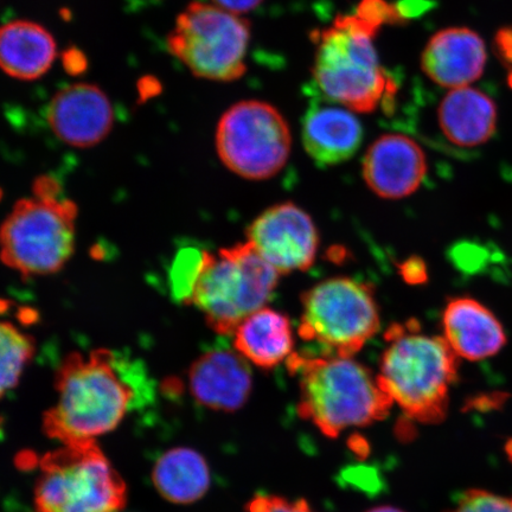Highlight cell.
<instances>
[{
    "instance_id": "cell-1",
    "label": "cell",
    "mask_w": 512,
    "mask_h": 512,
    "mask_svg": "<svg viewBox=\"0 0 512 512\" xmlns=\"http://www.w3.org/2000/svg\"><path fill=\"white\" fill-rule=\"evenodd\" d=\"M133 375L111 350L70 352L57 370V401L43 416L44 433L72 445L112 432L136 405Z\"/></svg>"
},
{
    "instance_id": "cell-2",
    "label": "cell",
    "mask_w": 512,
    "mask_h": 512,
    "mask_svg": "<svg viewBox=\"0 0 512 512\" xmlns=\"http://www.w3.org/2000/svg\"><path fill=\"white\" fill-rule=\"evenodd\" d=\"M288 371L298 377V412L326 437L374 424L394 403L371 371L352 357L306 356L293 352Z\"/></svg>"
},
{
    "instance_id": "cell-3",
    "label": "cell",
    "mask_w": 512,
    "mask_h": 512,
    "mask_svg": "<svg viewBox=\"0 0 512 512\" xmlns=\"http://www.w3.org/2000/svg\"><path fill=\"white\" fill-rule=\"evenodd\" d=\"M380 374L382 389L408 418L438 424L446 418L459 357L445 337L421 334L416 323L387 331Z\"/></svg>"
},
{
    "instance_id": "cell-4",
    "label": "cell",
    "mask_w": 512,
    "mask_h": 512,
    "mask_svg": "<svg viewBox=\"0 0 512 512\" xmlns=\"http://www.w3.org/2000/svg\"><path fill=\"white\" fill-rule=\"evenodd\" d=\"M78 213L55 178L38 177L3 222V264L24 279L60 272L75 251Z\"/></svg>"
},
{
    "instance_id": "cell-5",
    "label": "cell",
    "mask_w": 512,
    "mask_h": 512,
    "mask_svg": "<svg viewBox=\"0 0 512 512\" xmlns=\"http://www.w3.org/2000/svg\"><path fill=\"white\" fill-rule=\"evenodd\" d=\"M377 31L355 15L338 16L332 27L313 32V76L326 99L371 113L386 96L393 98L395 85L384 75L373 44Z\"/></svg>"
},
{
    "instance_id": "cell-6",
    "label": "cell",
    "mask_w": 512,
    "mask_h": 512,
    "mask_svg": "<svg viewBox=\"0 0 512 512\" xmlns=\"http://www.w3.org/2000/svg\"><path fill=\"white\" fill-rule=\"evenodd\" d=\"M280 274L246 241L219 253L204 251L190 305L216 334L234 335L247 317L270 300Z\"/></svg>"
},
{
    "instance_id": "cell-7",
    "label": "cell",
    "mask_w": 512,
    "mask_h": 512,
    "mask_svg": "<svg viewBox=\"0 0 512 512\" xmlns=\"http://www.w3.org/2000/svg\"><path fill=\"white\" fill-rule=\"evenodd\" d=\"M126 484L96 440L62 445L41 459L36 512H120Z\"/></svg>"
},
{
    "instance_id": "cell-8",
    "label": "cell",
    "mask_w": 512,
    "mask_h": 512,
    "mask_svg": "<svg viewBox=\"0 0 512 512\" xmlns=\"http://www.w3.org/2000/svg\"><path fill=\"white\" fill-rule=\"evenodd\" d=\"M251 23L213 3L192 2L166 37L170 54L198 79L233 82L247 72Z\"/></svg>"
},
{
    "instance_id": "cell-9",
    "label": "cell",
    "mask_w": 512,
    "mask_h": 512,
    "mask_svg": "<svg viewBox=\"0 0 512 512\" xmlns=\"http://www.w3.org/2000/svg\"><path fill=\"white\" fill-rule=\"evenodd\" d=\"M299 336L319 345L325 356L352 357L380 329L373 288L350 278H331L306 291Z\"/></svg>"
},
{
    "instance_id": "cell-10",
    "label": "cell",
    "mask_w": 512,
    "mask_h": 512,
    "mask_svg": "<svg viewBox=\"0 0 512 512\" xmlns=\"http://www.w3.org/2000/svg\"><path fill=\"white\" fill-rule=\"evenodd\" d=\"M217 156L226 168L249 181L278 175L290 157L292 137L277 108L260 100L229 107L216 127Z\"/></svg>"
},
{
    "instance_id": "cell-11",
    "label": "cell",
    "mask_w": 512,
    "mask_h": 512,
    "mask_svg": "<svg viewBox=\"0 0 512 512\" xmlns=\"http://www.w3.org/2000/svg\"><path fill=\"white\" fill-rule=\"evenodd\" d=\"M247 238L280 275L309 270L319 247L315 223L291 202L277 204L256 217Z\"/></svg>"
},
{
    "instance_id": "cell-12",
    "label": "cell",
    "mask_w": 512,
    "mask_h": 512,
    "mask_svg": "<svg viewBox=\"0 0 512 512\" xmlns=\"http://www.w3.org/2000/svg\"><path fill=\"white\" fill-rule=\"evenodd\" d=\"M50 130L62 143L89 149L110 136L115 113L108 95L93 83H74L57 92L47 107Z\"/></svg>"
},
{
    "instance_id": "cell-13",
    "label": "cell",
    "mask_w": 512,
    "mask_h": 512,
    "mask_svg": "<svg viewBox=\"0 0 512 512\" xmlns=\"http://www.w3.org/2000/svg\"><path fill=\"white\" fill-rule=\"evenodd\" d=\"M427 174L424 151L402 134H386L369 147L363 178L377 196L400 200L420 188Z\"/></svg>"
},
{
    "instance_id": "cell-14",
    "label": "cell",
    "mask_w": 512,
    "mask_h": 512,
    "mask_svg": "<svg viewBox=\"0 0 512 512\" xmlns=\"http://www.w3.org/2000/svg\"><path fill=\"white\" fill-rule=\"evenodd\" d=\"M190 393L200 405L215 411L235 412L252 392L249 362L236 350L208 351L189 370Z\"/></svg>"
},
{
    "instance_id": "cell-15",
    "label": "cell",
    "mask_w": 512,
    "mask_h": 512,
    "mask_svg": "<svg viewBox=\"0 0 512 512\" xmlns=\"http://www.w3.org/2000/svg\"><path fill=\"white\" fill-rule=\"evenodd\" d=\"M486 59L485 43L477 32L451 28L437 32L422 54L421 67L437 85L462 88L482 76Z\"/></svg>"
},
{
    "instance_id": "cell-16",
    "label": "cell",
    "mask_w": 512,
    "mask_h": 512,
    "mask_svg": "<svg viewBox=\"0 0 512 512\" xmlns=\"http://www.w3.org/2000/svg\"><path fill=\"white\" fill-rule=\"evenodd\" d=\"M443 329L458 357L472 362L495 356L508 341L494 313L469 297L453 298L447 303Z\"/></svg>"
},
{
    "instance_id": "cell-17",
    "label": "cell",
    "mask_w": 512,
    "mask_h": 512,
    "mask_svg": "<svg viewBox=\"0 0 512 512\" xmlns=\"http://www.w3.org/2000/svg\"><path fill=\"white\" fill-rule=\"evenodd\" d=\"M363 140V128L345 108L313 102L303 121L304 149L315 162L331 166L356 155Z\"/></svg>"
},
{
    "instance_id": "cell-18",
    "label": "cell",
    "mask_w": 512,
    "mask_h": 512,
    "mask_svg": "<svg viewBox=\"0 0 512 512\" xmlns=\"http://www.w3.org/2000/svg\"><path fill=\"white\" fill-rule=\"evenodd\" d=\"M56 57L55 38L41 24L17 19L0 31V66L10 78L41 79L53 67Z\"/></svg>"
},
{
    "instance_id": "cell-19",
    "label": "cell",
    "mask_w": 512,
    "mask_h": 512,
    "mask_svg": "<svg viewBox=\"0 0 512 512\" xmlns=\"http://www.w3.org/2000/svg\"><path fill=\"white\" fill-rule=\"evenodd\" d=\"M438 120L448 142L459 147H476L494 136L497 107L490 96L476 88H454L441 101Z\"/></svg>"
},
{
    "instance_id": "cell-20",
    "label": "cell",
    "mask_w": 512,
    "mask_h": 512,
    "mask_svg": "<svg viewBox=\"0 0 512 512\" xmlns=\"http://www.w3.org/2000/svg\"><path fill=\"white\" fill-rule=\"evenodd\" d=\"M234 349L249 363L272 369L293 355V331L283 313L262 307L234 332Z\"/></svg>"
},
{
    "instance_id": "cell-21",
    "label": "cell",
    "mask_w": 512,
    "mask_h": 512,
    "mask_svg": "<svg viewBox=\"0 0 512 512\" xmlns=\"http://www.w3.org/2000/svg\"><path fill=\"white\" fill-rule=\"evenodd\" d=\"M152 482L166 501L190 504L207 494L210 471L200 453L188 447H176L157 460Z\"/></svg>"
},
{
    "instance_id": "cell-22",
    "label": "cell",
    "mask_w": 512,
    "mask_h": 512,
    "mask_svg": "<svg viewBox=\"0 0 512 512\" xmlns=\"http://www.w3.org/2000/svg\"><path fill=\"white\" fill-rule=\"evenodd\" d=\"M0 339H2V395L10 392L18 386L23 371L27 368L36 352L35 339L24 334L11 322L2 323L0 328Z\"/></svg>"
},
{
    "instance_id": "cell-23",
    "label": "cell",
    "mask_w": 512,
    "mask_h": 512,
    "mask_svg": "<svg viewBox=\"0 0 512 512\" xmlns=\"http://www.w3.org/2000/svg\"><path fill=\"white\" fill-rule=\"evenodd\" d=\"M204 251L185 249L177 256L171 273L174 296L183 304H189L203 266Z\"/></svg>"
},
{
    "instance_id": "cell-24",
    "label": "cell",
    "mask_w": 512,
    "mask_h": 512,
    "mask_svg": "<svg viewBox=\"0 0 512 512\" xmlns=\"http://www.w3.org/2000/svg\"><path fill=\"white\" fill-rule=\"evenodd\" d=\"M447 512H512V497H503L486 490L466 491Z\"/></svg>"
},
{
    "instance_id": "cell-25",
    "label": "cell",
    "mask_w": 512,
    "mask_h": 512,
    "mask_svg": "<svg viewBox=\"0 0 512 512\" xmlns=\"http://www.w3.org/2000/svg\"><path fill=\"white\" fill-rule=\"evenodd\" d=\"M356 15L376 29H380L383 24L406 23L396 5L389 4L386 0H362Z\"/></svg>"
},
{
    "instance_id": "cell-26",
    "label": "cell",
    "mask_w": 512,
    "mask_h": 512,
    "mask_svg": "<svg viewBox=\"0 0 512 512\" xmlns=\"http://www.w3.org/2000/svg\"><path fill=\"white\" fill-rule=\"evenodd\" d=\"M247 512H315L304 499H290L272 496H255L247 505Z\"/></svg>"
},
{
    "instance_id": "cell-27",
    "label": "cell",
    "mask_w": 512,
    "mask_h": 512,
    "mask_svg": "<svg viewBox=\"0 0 512 512\" xmlns=\"http://www.w3.org/2000/svg\"><path fill=\"white\" fill-rule=\"evenodd\" d=\"M403 279L408 284H422L427 280V268L425 262L419 258H411L400 266Z\"/></svg>"
},
{
    "instance_id": "cell-28",
    "label": "cell",
    "mask_w": 512,
    "mask_h": 512,
    "mask_svg": "<svg viewBox=\"0 0 512 512\" xmlns=\"http://www.w3.org/2000/svg\"><path fill=\"white\" fill-rule=\"evenodd\" d=\"M262 2L264 0H211V3L219 8L239 16L259 8Z\"/></svg>"
},
{
    "instance_id": "cell-29",
    "label": "cell",
    "mask_w": 512,
    "mask_h": 512,
    "mask_svg": "<svg viewBox=\"0 0 512 512\" xmlns=\"http://www.w3.org/2000/svg\"><path fill=\"white\" fill-rule=\"evenodd\" d=\"M62 63L66 72L73 75H79L87 69L86 56L78 49L64 51Z\"/></svg>"
},
{
    "instance_id": "cell-30",
    "label": "cell",
    "mask_w": 512,
    "mask_h": 512,
    "mask_svg": "<svg viewBox=\"0 0 512 512\" xmlns=\"http://www.w3.org/2000/svg\"><path fill=\"white\" fill-rule=\"evenodd\" d=\"M431 5H433L431 0H400L396 4V8H398L400 15L407 21L408 18L424 14V12L430 9Z\"/></svg>"
},
{
    "instance_id": "cell-31",
    "label": "cell",
    "mask_w": 512,
    "mask_h": 512,
    "mask_svg": "<svg viewBox=\"0 0 512 512\" xmlns=\"http://www.w3.org/2000/svg\"><path fill=\"white\" fill-rule=\"evenodd\" d=\"M496 44L503 59L512 63V30L499 31Z\"/></svg>"
},
{
    "instance_id": "cell-32",
    "label": "cell",
    "mask_w": 512,
    "mask_h": 512,
    "mask_svg": "<svg viewBox=\"0 0 512 512\" xmlns=\"http://www.w3.org/2000/svg\"><path fill=\"white\" fill-rule=\"evenodd\" d=\"M367 512H403L402 510L394 507H377Z\"/></svg>"
}]
</instances>
